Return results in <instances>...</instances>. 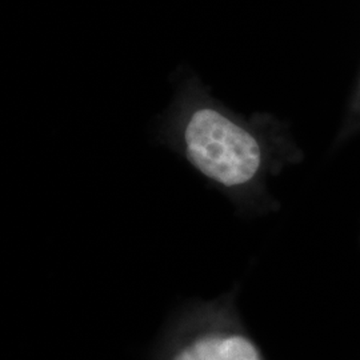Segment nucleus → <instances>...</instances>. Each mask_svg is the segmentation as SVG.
Here are the masks:
<instances>
[{
	"label": "nucleus",
	"mask_w": 360,
	"mask_h": 360,
	"mask_svg": "<svg viewBox=\"0 0 360 360\" xmlns=\"http://www.w3.org/2000/svg\"><path fill=\"white\" fill-rule=\"evenodd\" d=\"M227 300H190L168 321L153 360H263L255 343L231 327Z\"/></svg>",
	"instance_id": "f03ea898"
},
{
	"label": "nucleus",
	"mask_w": 360,
	"mask_h": 360,
	"mask_svg": "<svg viewBox=\"0 0 360 360\" xmlns=\"http://www.w3.org/2000/svg\"><path fill=\"white\" fill-rule=\"evenodd\" d=\"M171 103L159 116L155 138L221 193L257 179L264 148L257 135L219 103L195 72L181 67Z\"/></svg>",
	"instance_id": "f257e3e1"
}]
</instances>
